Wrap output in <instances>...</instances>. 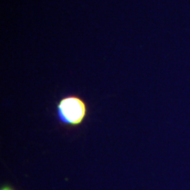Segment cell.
I'll return each instance as SVG.
<instances>
[{
  "mask_svg": "<svg viewBox=\"0 0 190 190\" xmlns=\"http://www.w3.org/2000/svg\"><path fill=\"white\" fill-rule=\"evenodd\" d=\"M1 190H14L11 186H8V185H4L1 188Z\"/></svg>",
  "mask_w": 190,
  "mask_h": 190,
  "instance_id": "2",
  "label": "cell"
},
{
  "mask_svg": "<svg viewBox=\"0 0 190 190\" xmlns=\"http://www.w3.org/2000/svg\"><path fill=\"white\" fill-rule=\"evenodd\" d=\"M89 114L88 103L76 93L63 95L56 102L55 115L58 123L66 128H77L84 123Z\"/></svg>",
  "mask_w": 190,
  "mask_h": 190,
  "instance_id": "1",
  "label": "cell"
}]
</instances>
